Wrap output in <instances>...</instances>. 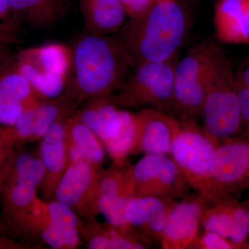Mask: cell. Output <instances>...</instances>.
<instances>
[{
  "mask_svg": "<svg viewBox=\"0 0 249 249\" xmlns=\"http://www.w3.org/2000/svg\"><path fill=\"white\" fill-rule=\"evenodd\" d=\"M21 23L37 29L54 25L61 18L62 2L59 0H7Z\"/></svg>",
  "mask_w": 249,
  "mask_h": 249,
  "instance_id": "obj_21",
  "label": "cell"
},
{
  "mask_svg": "<svg viewBox=\"0 0 249 249\" xmlns=\"http://www.w3.org/2000/svg\"><path fill=\"white\" fill-rule=\"evenodd\" d=\"M71 103L62 93L55 100L47 101L24 113L11 129L18 141L42 139L49 129L65 111L70 110Z\"/></svg>",
  "mask_w": 249,
  "mask_h": 249,
  "instance_id": "obj_19",
  "label": "cell"
},
{
  "mask_svg": "<svg viewBox=\"0 0 249 249\" xmlns=\"http://www.w3.org/2000/svg\"><path fill=\"white\" fill-rule=\"evenodd\" d=\"M177 201L160 196H134L126 207V221L149 245L160 246L165 222Z\"/></svg>",
  "mask_w": 249,
  "mask_h": 249,
  "instance_id": "obj_16",
  "label": "cell"
},
{
  "mask_svg": "<svg viewBox=\"0 0 249 249\" xmlns=\"http://www.w3.org/2000/svg\"><path fill=\"white\" fill-rule=\"evenodd\" d=\"M85 29L102 35H112L125 23V11L119 0H80Z\"/></svg>",
  "mask_w": 249,
  "mask_h": 249,
  "instance_id": "obj_20",
  "label": "cell"
},
{
  "mask_svg": "<svg viewBox=\"0 0 249 249\" xmlns=\"http://www.w3.org/2000/svg\"><path fill=\"white\" fill-rule=\"evenodd\" d=\"M71 72L64 93L72 103L109 98L134 70L114 36L83 31L70 47Z\"/></svg>",
  "mask_w": 249,
  "mask_h": 249,
  "instance_id": "obj_1",
  "label": "cell"
},
{
  "mask_svg": "<svg viewBox=\"0 0 249 249\" xmlns=\"http://www.w3.org/2000/svg\"><path fill=\"white\" fill-rule=\"evenodd\" d=\"M193 249H240L233 242L212 231L203 230Z\"/></svg>",
  "mask_w": 249,
  "mask_h": 249,
  "instance_id": "obj_28",
  "label": "cell"
},
{
  "mask_svg": "<svg viewBox=\"0 0 249 249\" xmlns=\"http://www.w3.org/2000/svg\"><path fill=\"white\" fill-rule=\"evenodd\" d=\"M137 136L133 153L170 157L172 134L162 111L143 108L137 113Z\"/></svg>",
  "mask_w": 249,
  "mask_h": 249,
  "instance_id": "obj_18",
  "label": "cell"
},
{
  "mask_svg": "<svg viewBox=\"0 0 249 249\" xmlns=\"http://www.w3.org/2000/svg\"><path fill=\"white\" fill-rule=\"evenodd\" d=\"M249 6V0H218L214 10L215 34L235 22Z\"/></svg>",
  "mask_w": 249,
  "mask_h": 249,
  "instance_id": "obj_24",
  "label": "cell"
},
{
  "mask_svg": "<svg viewBox=\"0 0 249 249\" xmlns=\"http://www.w3.org/2000/svg\"><path fill=\"white\" fill-rule=\"evenodd\" d=\"M163 114L171 131L170 157L192 189L210 197V163L215 147L205 136L196 120L179 119L164 112Z\"/></svg>",
  "mask_w": 249,
  "mask_h": 249,
  "instance_id": "obj_5",
  "label": "cell"
},
{
  "mask_svg": "<svg viewBox=\"0 0 249 249\" xmlns=\"http://www.w3.org/2000/svg\"><path fill=\"white\" fill-rule=\"evenodd\" d=\"M45 101L16 68V55L0 69V125L12 127L24 112Z\"/></svg>",
  "mask_w": 249,
  "mask_h": 249,
  "instance_id": "obj_14",
  "label": "cell"
},
{
  "mask_svg": "<svg viewBox=\"0 0 249 249\" xmlns=\"http://www.w3.org/2000/svg\"><path fill=\"white\" fill-rule=\"evenodd\" d=\"M18 142L11 127H0V189L14 159V149Z\"/></svg>",
  "mask_w": 249,
  "mask_h": 249,
  "instance_id": "obj_27",
  "label": "cell"
},
{
  "mask_svg": "<svg viewBox=\"0 0 249 249\" xmlns=\"http://www.w3.org/2000/svg\"><path fill=\"white\" fill-rule=\"evenodd\" d=\"M245 249H249V235L248 240H247V242L245 243Z\"/></svg>",
  "mask_w": 249,
  "mask_h": 249,
  "instance_id": "obj_34",
  "label": "cell"
},
{
  "mask_svg": "<svg viewBox=\"0 0 249 249\" xmlns=\"http://www.w3.org/2000/svg\"><path fill=\"white\" fill-rule=\"evenodd\" d=\"M129 19L142 16L156 4L154 0H119Z\"/></svg>",
  "mask_w": 249,
  "mask_h": 249,
  "instance_id": "obj_30",
  "label": "cell"
},
{
  "mask_svg": "<svg viewBox=\"0 0 249 249\" xmlns=\"http://www.w3.org/2000/svg\"><path fill=\"white\" fill-rule=\"evenodd\" d=\"M134 196L179 200L191 195V187L169 156L145 155L127 168Z\"/></svg>",
  "mask_w": 249,
  "mask_h": 249,
  "instance_id": "obj_9",
  "label": "cell"
},
{
  "mask_svg": "<svg viewBox=\"0 0 249 249\" xmlns=\"http://www.w3.org/2000/svg\"><path fill=\"white\" fill-rule=\"evenodd\" d=\"M201 228L218 232L245 249L249 235V200L241 201L231 196L208 197Z\"/></svg>",
  "mask_w": 249,
  "mask_h": 249,
  "instance_id": "obj_12",
  "label": "cell"
},
{
  "mask_svg": "<svg viewBox=\"0 0 249 249\" xmlns=\"http://www.w3.org/2000/svg\"><path fill=\"white\" fill-rule=\"evenodd\" d=\"M68 111H65L52 126L42 139L40 145L41 160L45 168V177L42 184L46 194L53 196L55 188L69 165L67 157L65 123Z\"/></svg>",
  "mask_w": 249,
  "mask_h": 249,
  "instance_id": "obj_17",
  "label": "cell"
},
{
  "mask_svg": "<svg viewBox=\"0 0 249 249\" xmlns=\"http://www.w3.org/2000/svg\"><path fill=\"white\" fill-rule=\"evenodd\" d=\"M97 168L85 160L69 164L55 188V200L69 205L74 211H83L85 205L89 204L98 213L101 173Z\"/></svg>",
  "mask_w": 249,
  "mask_h": 249,
  "instance_id": "obj_15",
  "label": "cell"
},
{
  "mask_svg": "<svg viewBox=\"0 0 249 249\" xmlns=\"http://www.w3.org/2000/svg\"><path fill=\"white\" fill-rule=\"evenodd\" d=\"M178 60V53L165 61L139 65L107 99L119 107L153 108L165 112L173 96Z\"/></svg>",
  "mask_w": 249,
  "mask_h": 249,
  "instance_id": "obj_6",
  "label": "cell"
},
{
  "mask_svg": "<svg viewBox=\"0 0 249 249\" xmlns=\"http://www.w3.org/2000/svg\"><path fill=\"white\" fill-rule=\"evenodd\" d=\"M235 76L249 88V59L244 62L235 71Z\"/></svg>",
  "mask_w": 249,
  "mask_h": 249,
  "instance_id": "obj_32",
  "label": "cell"
},
{
  "mask_svg": "<svg viewBox=\"0 0 249 249\" xmlns=\"http://www.w3.org/2000/svg\"><path fill=\"white\" fill-rule=\"evenodd\" d=\"M91 249H145L150 246L138 236L108 227L90 240Z\"/></svg>",
  "mask_w": 249,
  "mask_h": 249,
  "instance_id": "obj_23",
  "label": "cell"
},
{
  "mask_svg": "<svg viewBox=\"0 0 249 249\" xmlns=\"http://www.w3.org/2000/svg\"><path fill=\"white\" fill-rule=\"evenodd\" d=\"M210 197L235 196L249 187V132L216 147L209 168Z\"/></svg>",
  "mask_w": 249,
  "mask_h": 249,
  "instance_id": "obj_10",
  "label": "cell"
},
{
  "mask_svg": "<svg viewBox=\"0 0 249 249\" xmlns=\"http://www.w3.org/2000/svg\"><path fill=\"white\" fill-rule=\"evenodd\" d=\"M14 44L0 38V69L14 59L15 55L11 52V47Z\"/></svg>",
  "mask_w": 249,
  "mask_h": 249,
  "instance_id": "obj_31",
  "label": "cell"
},
{
  "mask_svg": "<svg viewBox=\"0 0 249 249\" xmlns=\"http://www.w3.org/2000/svg\"><path fill=\"white\" fill-rule=\"evenodd\" d=\"M59 1H60L61 2L63 3L65 2V1H66L67 0H59Z\"/></svg>",
  "mask_w": 249,
  "mask_h": 249,
  "instance_id": "obj_35",
  "label": "cell"
},
{
  "mask_svg": "<svg viewBox=\"0 0 249 249\" xmlns=\"http://www.w3.org/2000/svg\"><path fill=\"white\" fill-rule=\"evenodd\" d=\"M188 30L186 12L176 0L156 3L146 14L129 19L113 36L134 69L178 53Z\"/></svg>",
  "mask_w": 249,
  "mask_h": 249,
  "instance_id": "obj_2",
  "label": "cell"
},
{
  "mask_svg": "<svg viewBox=\"0 0 249 249\" xmlns=\"http://www.w3.org/2000/svg\"><path fill=\"white\" fill-rule=\"evenodd\" d=\"M65 139L67 144L76 149L82 160L97 167L102 164L106 152L102 142L76 116L65 123Z\"/></svg>",
  "mask_w": 249,
  "mask_h": 249,
  "instance_id": "obj_22",
  "label": "cell"
},
{
  "mask_svg": "<svg viewBox=\"0 0 249 249\" xmlns=\"http://www.w3.org/2000/svg\"><path fill=\"white\" fill-rule=\"evenodd\" d=\"M71 65V48L62 44L23 49L16 55V68L45 101L56 99L64 93Z\"/></svg>",
  "mask_w": 249,
  "mask_h": 249,
  "instance_id": "obj_8",
  "label": "cell"
},
{
  "mask_svg": "<svg viewBox=\"0 0 249 249\" xmlns=\"http://www.w3.org/2000/svg\"><path fill=\"white\" fill-rule=\"evenodd\" d=\"M220 43L249 45V6L235 22L215 34Z\"/></svg>",
  "mask_w": 249,
  "mask_h": 249,
  "instance_id": "obj_25",
  "label": "cell"
},
{
  "mask_svg": "<svg viewBox=\"0 0 249 249\" xmlns=\"http://www.w3.org/2000/svg\"><path fill=\"white\" fill-rule=\"evenodd\" d=\"M76 117L102 142L116 165H124L133 154L137 136V114L124 110L107 98L89 101Z\"/></svg>",
  "mask_w": 249,
  "mask_h": 249,
  "instance_id": "obj_7",
  "label": "cell"
},
{
  "mask_svg": "<svg viewBox=\"0 0 249 249\" xmlns=\"http://www.w3.org/2000/svg\"><path fill=\"white\" fill-rule=\"evenodd\" d=\"M22 23L16 17L7 0H0V38L17 43Z\"/></svg>",
  "mask_w": 249,
  "mask_h": 249,
  "instance_id": "obj_26",
  "label": "cell"
},
{
  "mask_svg": "<svg viewBox=\"0 0 249 249\" xmlns=\"http://www.w3.org/2000/svg\"><path fill=\"white\" fill-rule=\"evenodd\" d=\"M45 177L41 159L28 153L14 156L1 188L6 210L13 217L25 212L35 202L37 188Z\"/></svg>",
  "mask_w": 249,
  "mask_h": 249,
  "instance_id": "obj_11",
  "label": "cell"
},
{
  "mask_svg": "<svg viewBox=\"0 0 249 249\" xmlns=\"http://www.w3.org/2000/svg\"><path fill=\"white\" fill-rule=\"evenodd\" d=\"M155 3L165 2V1H176V0H154Z\"/></svg>",
  "mask_w": 249,
  "mask_h": 249,
  "instance_id": "obj_33",
  "label": "cell"
},
{
  "mask_svg": "<svg viewBox=\"0 0 249 249\" xmlns=\"http://www.w3.org/2000/svg\"><path fill=\"white\" fill-rule=\"evenodd\" d=\"M215 37L192 47L175 69L173 96L165 114L183 119L201 116L206 88L217 58L224 51Z\"/></svg>",
  "mask_w": 249,
  "mask_h": 249,
  "instance_id": "obj_3",
  "label": "cell"
},
{
  "mask_svg": "<svg viewBox=\"0 0 249 249\" xmlns=\"http://www.w3.org/2000/svg\"><path fill=\"white\" fill-rule=\"evenodd\" d=\"M208 197L196 193L177 201L170 211L162 233L163 249H193L201 227Z\"/></svg>",
  "mask_w": 249,
  "mask_h": 249,
  "instance_id": "obj_13",
  "label": "cell"
},
{
  "mask_svg": "<svg viewBox=\"0 0 249 249\" xmlns=\"http://www.w3.org/2000/svg\"><path fill=\"white\" fill-rule=\"evenodd\" d=\"M235 80L231 59L223 52L213 69L201 113L203 132L215 148L245 133Z\"/></svg>",
  "mask_w": 249,
  "mask_h": 249,
  "instance_id": "obj_4",
  "label": "cell"
},
{
  "mask_svg": "<svg viewBox=\"0 0 249 249\" xmlns=\"http://www.w3.org/2000/svg\"><path fill=\"white\" fill-rule=\"evenodd\" d=\"M235 89L240 103L244 128L245 132H249V88L235 76Z\"/></svg>",
  "mask_w": 249,
  "mask_h": 249,
  "instance_id": "obj_29",
  "label": "cell"
}]
</instances>
